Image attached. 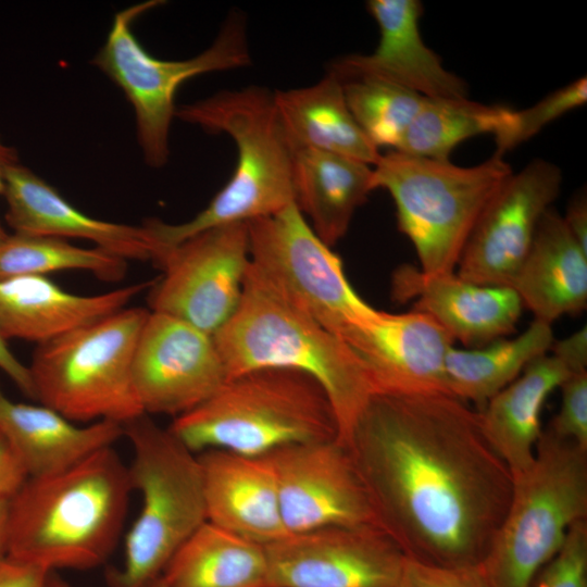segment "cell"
Here are the masks:
<instances>
[{"instance_id":"6da1fadb","label":"cell","mask_w":587,"mask_h":587,"mask_svg":"<svg viewBox=\"0 0 587 587\" xmlns=\"http://www.w3.org/2000/svg\"><path fill=\"white\" fill-rule=\"evenodd\" d=\"M346 446L376 524L405 557L457 567L482 561L513 477L477 410L448 394H374Z\"/></svg>"},{"instance_id":"7a4b0ae2","label":"cell","mask_w":587,"mask_h":587,"mask_svg":"<svg viewBox=\"0 0 587 587\" xmlns=\"http://www.w3.org/2000/svg\"><path fill=\"white\" fill-rule=\"evenodd\" d=\"M132 490L128 466L112 447L28 477L8 502L4 553L51 572L96 567L117 542Z\"/></svg>"},{"instance_id":"3957f363","label":"cell","mask_w":587,"mask_h":587,"mask_svg":"<svg viewBox=\"0 0 587 587\" xmlns=\"http://www.w3.org/2000/svg\"><path fill=\"white\" fill-rule=\"evenodd\" d=\"M175 117L209 133L226 134L237 148L235 171L209 204L187 222L142 223L153 253L202 230L248 223L295 203V149L279 118L273 92L260 86L224 90L182 105Z\"/></svg>"},{"instance_id":"277c9868","label":"cell","mask_w":587,"mask_h":587,"mask_svg":"<svg viewBox=\"0 0 587 587\" xmlns=\"http://www.w3.org/2000/svg\"><path fill=\"white\" fill-rule=\"evenodd\" d=\"M227 379L260 369H288L312 377L325 391L347 444L374 395L360 363L337 335L285 300L248 266L239 304L212 335Z\"/></svg>"},{"instance_id":"5b68a950","label":"cell","mask_w":587,"mask_h":587,"mask_svg":"<svg viewBox=\"0 0 587 587\" xmlns=\"http://www.w3.org/2000/svg\"><path fill=\"white\" fill-rule=\"evenodd\" d=\"M168 429L196 454L220 449L264 457L288 446L338 438L323 388L288 369L228 378L205 401L174 417Z\"/></svg>"},{"instance_id":"8992f818","label":"cell","mask_w":587,"mask_h":587,"mask_svg":"<svg viewBox=\"0 0 587 587\" xmlns=\"http://www.w3.org/2000/svg\"><path fill=\"white\" fill-rule=\"evenodd\" d=\"M512 477L504 516L476 565L486 587H529L587 520V450L575 442L541 430L533 463Z\"/></svg>"},{"instance_id":"52a82bcc","label":"cell","mask_w":587,"mask_h":587,"mask_svg":"<svg viewBox=\"0 0 587 587\" xmlns=\"http://www.w3.org/2000/svg\"><path fill=\"white\" fill-rule=\"evenodd\" d=\"M512 172L496 153L460 166L391 150L373 166L372 188L391 196L398 228L412 242L419 270L450 274L484 209Z\"/></svg>"},{"instance_id":"ba28073f","label":"cell","mask_w":587,"mask_h":587,"mask_svg":"<svg viewBox=\"0 0 587 587\" xmlns=\"http://www.w3.org/2000/svg\"><path fill=\"white\" fill-rule=\"evenodd\" d=\"M133 459L128 466L141 509L126 540L112 587H147L155 582L185 541L207 522L201 465L170 429L148 414L123 424Z\"/></svg>"},{"instance_id":"9c48e42d","label":"cell","mask_w":587,"mask_h":587,"mask_svg":"<svg viewBox=\"0 0 587 587\" xmlns=\"http://www.w3.org/2000/svg\"><path fill=\"white\" fill-rule=\"evenodd\" d=\"M149 312L124 308L37 345L28 366L35 400L73 422L123 425L143 414L133 360Z\"/></svg>"},{"instance_id":"30bf717a","label":"cell","mask_w":587,"mask_h":587,"mask_svg":"<svg viewBox=\"0 0 587 587\" xmlns=\"http://www.w3.org/2000/svg\"><path fill=\"white\" fill-rule=\"evenodd\" d=\"M161 3L150 0L117 12L104 43L91 60L132 104L145 162L155 168L168 160L170 129L179 86L192 77L247 66L251 61L240 13L230 14L213 43L196 57L163 60L150 54L132 27L140 15Z\"/></svg>"},{"instance_id":"8fae6325","label":"cell","mask_w":587,"mask_h":587,"mask_svg":"<svg viewBox=\"0 0 587 587\" xmlns=\"http://www.w3.org/2000/svg\"><path fill=\"white\" fill-rule=\"evenodd\" d=\"M250 265L285 300L335 335L372 315L337 255L296 203L247 223Z\"/></svg>"},{"instance_id":"7c38bea8","label":"cell","mask_w":587,"mask_h":587,"mask_svg":"<svg viewBox=\"0 0 587 587\" xmlns=\"http://www.w3.org/2000/svg\"><path fill=\"white\" fill-rule=\"evenodd\" d=\"M162 271L148 302L151 311L214 335L235 313L250 263L247 223L209 228L158 251Z\"/></svg>"},{"instance_id":"4fadbf2b","label":"cell","mask_w":587,"mask_h":587,"mask_svg":"<svg viewBox=\"0 0 587 587\" xmlns=\"http://www.w3.org/2000/svg\"><path fill=\"white\" fill-rule=\"evenodd\" d=\"M265 551L267 587H395L405 558L372 524L287 534Z\"/></svg>"},{"instance_id":"5bb4252c","label":"cell","mask_w":587,"mask_h":587,"mask_svg":"<svg viewBox=\"0 0 587 587\" xmlns=\"http://www.w3.org/2000/svg\"><path fill=\"white\" fill-rule=\"evenodd\" d=\"M267 457L287 534L377 525L350 450L338 438L288 446Z\"/></svg>"},{"instance_id":"9a60e30c","label":"cell","mask_w":587,"mask_h":587,"mask_svg":"<svg viewBox=\"0 0 587 587\" xmlns=\"http://www.w3.org/2000/svg\"><path fill=\"white\" fill-rule=\"evenodd\" d=\"M226 380L212 335L172 315L149 312L133 360L134 387L145 414L182 415Z\"/></svg>"},{"instance_id":"2e32d148","label":"cell","mask_w":587,"mask_h":587,"mask_svg":"<svg viewBox=\"0 0 587 587\" xmlns=\"http://www.w3.org/2000/svg\"><path fill=\"white\" fill-rule=\"evenodd\" d=\"M562 179L561 168L544 159L512 172L480 214L457 274L479 285L509 286Z\"/></svg>"},{"instance_id":"e0dca14e","label":"cell","mask_w":587,"mask_h":587,"mask_svg":"<svg viewBox=\"0 0 587 587\" xmlns=\"http://www.w3.org/2000/svg\"><path fill=\"white\" fill-rule=\"evenodd\" d=\"M363 369L374 394H449L445 360L454 339L430 315L380 310L339 335Z\"/></svg>"},{"instance_id":"ac0fdd59","label":"cell","mask_w":587,"mask_h":587,"mask_svg":"<svg viewBox=\"0 0 587 587\" xmlns=\"http://www.w3.org/2000/svg\"><path fill=\"white\" fill-rule=\"evenodd\" d=\"M378 45L369 54H348L328 68L339 80L374 77L408 88L424 98H465L466 83L448 71L424 42L420 30L423 5L419 0H370Z\"/></svg>"},{"instance_id":"d6986e66","label":"cell","mask_w":587,"mask_h":587,"mask_svg":"<svg viewBox=\"0 0 587 587\" xmlns=\"http://www.w3.org/2000/svg\"><path fill=\"white\" fill-rule=\"evenodd\" d=\"M392 295L401 302L414 300V310L473 348L512 334L524 309L509 286L479 285L457 273L428 275L412 265L397 268Z\"/></svg>"},{"instance_id":"ffe728a7","label":"cell","mask_w":587,"mask_h":587,"mask_svg":"<svg viewBox=\"0 0 587 587\" xmlns=\"http://www.w3.org/2000/svg\"><path fill=\"white\" fill-rule=\"evenodd\" d=\"M2 197L5 221L15 234L80 238L126 261H151L146 228L91 217L20 162L9 168Z\"/></svg>"},{"instance_id":"44dd1931","label":"cell","mask_w":587,"mask_h":587,"mask_svg":"<svg viewBox=\"0 0 587 587\" xmlns=\"http://www.w3.org/2000/svg\"><path fill=\"white\" fill-rule=\"evenodd\" d=\"M207 521L268 546L285 535L277 480L267 455L212 449L198 454Z\"/></svg>"},{"instance_id":"7402d4cb","label":"cell","mask_w":587,"mask_h":587,"mask_svg":"<svg viewBox=\"0 0 587 587\" xmlns=\"http://www.w3.org/2000/svg\"><path fill=\"white\" fill-rule=\"evenodd\" d=\"M154 280L92 296L62 289L47 276L0 279V336L37 345L52 340L124 308Z\"/></svg>"},{"instance_id":"603a6c76","label":"cell","mask_w":587,"mask_h":587,"mask_svg":"<svg viewBox=\"0 0 587 587\" xmlns=\"http://www.w3.org/2000/svg\"><path fill=\"white\" fill-rule=\"evenodd\" d=\"M511 287L535 320L552 324L587 307V252L550 208L513 276Z\"/></svg>"},{"instance_id":"cb8c5ba5","label":"cell","mask_w":587,"mask_h":587,"mask_svg":"<svg viewBox=\"0 0 587 587\" xmlns=\"http://www.w3.org/2000/svg\"><path fill=\"white\" fill-rule=\"evenodd\" d=\"M0 432L29 477L62 472L124 436L121 423L103 420L79 426L43 404L12 401L1 389Z\"/></svg>"},{"instance_id":"d4e9b609","label":"cell","mask_w":587,"mask_h":587,"mask_svg":"<svg viewBox=\"0 0 587 587\" xmlns=\"http://www.w3.org/2000/svg\"><path fill=\"white\" fill-rule=\"evenodd\" d=\"M571 374L553 354L541 355L477 411L485 436L512 476L533 463L545 401Z\"/></svg>"},{"instance_id":"484cf974","label":"cell","mask_w":587,"mask_h":587,"mask_svg":"<svg viewBox=\"0 0 587 587\" xmlns=\"http://www.w3.org/2000/svg\"><path fill=\"white\" fill-rule=\"evenodd\" d=\"M373 166L314 149H295L292 184L295 203L327 246L348 232L352 217L367 199Z\"/></svg>"},{"instance_id":"4316f807","label":"cell","mask_w":587,"mask_h":587,"mask_svg":"<svg viewBox=\"0 0 587 587\" xmlns=\"http://www.w3.org/2000/svg\"><path fill=\"white\" fill-rule=\"evenodd\" d=\"M294 149H314L348 157L371 166L382 153L364 135L347 104L342 84L332 73L301 88L273 92Z\"/></svg>"},{"instance_id":"83f0119b","label":"cell","mask_w":587,"mask_h":587,"mask_svg":"<svg viewBox=\"0 0 587 587\" xmlns=\"http://www.w3.org/2000/svg\"><path fill=\"white\" fill-rule=\"evenodd\" d=\"M158 579L164 587H267L265 547L207 521Z\"/></svg>"},{"instance_id":"f1b7e54d","label":"cell","mask_w":587,"mask_h":587,"mask_svg":"<svg viewBox=\"0 0 587 587\" xmlns=\"http://www.w3.org/2000/svg\"><path fill=\"white\" fill-rule=\"evenodd\" d=\"M553 341L551 324L534 319L514 338H500L471 349L452 346L445 360L448 391L467 403H474L479 412L532 361L547 354Z\"/></svg>"},{"instance_id":"f546056e","label":"cell","mask_w":587,"mask_h":587,"mask_svg":"<svg viewBox=\"0 0 587 587\" xmlns=\"http://www.w3.org/2000/svg\"><path fill=\"white\" fill-rule=\"evenodd\" d=\"M513 110L465 98H424L401 145L395 151L449 161L466 139L492 134L509 126Z\"/></svg>"},{"instance_id":"4dcf8cb0","label":"cell","mask_w":587,"mask_h":587,"mask_svg":"<svg viewBox=\"0 0 587 587\" xmlns=\"http://www.w3.org/2000/svg\"><path fill=\"white\" fill-rule=\"evenodd\" d=\"M60 271H86L101 280L120 282L126 275L127 261L57 237L13 233L0 241V279Z\"/></svg>"},{"instance_id":"1f68e13d","label":"cell","mask_w":587,"mask_h":587,"mask_svg":"<svg viewBox=\"0 0 587 587\" xmlns=\"http://www.w3.org/2000/svg\"><path fill=\"white\" fill-rule=\"evenodd\" d=\"M341 84L349 110L369 140L377 149L397 150L424 97L374 77H358Z\"/></svg>"},{"instance_id":"d6a6232c","label":"cell","mask_w":587,"mask_h":587,"mask_svg":"<svg viewBox=\"0 0 587 587\" xmlns=\"http://www.w3.org/2000/svg\"><path fill=\"white\" fill-rule=\"evenodd\" d=\"M587 102V79L582 76L547 95L529 108L513 110L508 127L496 134L495 153H504L536 136L544 127Z\"/></svg>"},{"instance_id":"836d02e7","label":"cell","mask_w":587,"mask_h":587,"mask_svg":"<svg viewBox=\"0 0 587 587\" xmlns=\"http://www.w3.org/2000/svg\"><path fill=\"white\" fill-rule=\"evenodd\" d=\"M529 587H587V520L575 523Z\"/></svg>"},{"instance_id":"e575fe53","label":"cell","mask_w":587,"mask_h":587,"mask_svg":"<svg viewBox=\"0 0 587 587\" xmlns=\"http://www.w3.org/2000/svg\"><path fill=\"white\" fill-rule=\"evenodd\" d=\"M559 388L560 409L547 428L587 450V370L571 374Z\"/></svg>"},{"instance_id":"d590c367","label":"cell","mask_w":587,"mask_h":587,"mask_svg":"<svg viewBox=\"0 0 587 587\" xmlns=\"http://www.w3.org/2000/svg\"><path fill=\"white\" fill-rule=\"evenodd\" d=\"M395 587H486L476 566H441L405 557Z\"/></svg>"},{"instance_id":"8d00e7d4","label":"cell","mask_w":587,"mask_h":587,"mask_svg":"<svg viewBox=\"0 0 587 587\" xmlns=\"http://www.w3.org/2000/svg\"><path fill=\"white\" fill-rule=\"evenodd\" d=\"M50 573L33 562L0 555V587H47Z\"/></svg>"},{"instance_id":"74e56055","label":"cell","mask_w":587,"mask_h":587,"mask_svg":"<svg viewBox=\"0 0 587 587\" xmlns=\"http://www.w3.org/2000/svg\"><path fill=\"white\" fill-rule=\"evenodd\" d=\"M28 477L22 460L0 432V501H9Z\"/></svg>"},{"instance_id":"f35d334b","label":"cell","mask_w":587,"mask_h":587,"mask_svg":"<svg viewBox=\"0 0 587 587\" xmlns=\"http://www.w3.org/2000/svg\"><path fill=\"white\" fill-rule=\"evenodd\" d=\"M552 354L562 361L571 372L586 371L587 366V327L584 325L570 336L554 340Z\"/></svg>"},{"instance_id":"ab89813d","label":"cell","mask_w":587,"mask_h":587,"mask_svg":"<svg viewBox=\"0 0 587 587\" xmlns=\"http://www.w3.org/2000/svg\"><path fill=\"white\" fill-rule=\"evenodd\" d=\"M0 370L16 385L28 398L35 399L34 386L28 366L23 364L9 349L8 344L0 336Z\"/></svg>"},{"instance_id":"60d3db41","label":"cell","mask_w":587,"mask_h":587,"mask_svg":"<svg viewBox=\"0 0 587 587\" xmlns=\"http://www.w3.org/2000/svg\"><path fill=\"white\" fill-rule=\"evenodd\" d=\"M563 221L584 251L587 252V197L582 191L570 201Z\"/></svg>"},{"instance_id":"b9f144b4","label":"cell","mask_w":587,"mask_h":587,"mask_svg":"<svg viewBox=\"0 0 587 587\" xmlns=\"http://www.w3.org/2000/svg\"><path fill=\"white\" fill-rule=\"evenodd\" d=\"M16 163H18L16 150L4 143L0 136V196L4 191L7 172Z\"/></svg>"},{"instance_id":"7bdbcfd3","label":"cell","mask_w":587,"mask_h":587,"mask_svg":"<svg viewBox=\"0 0 587 587\" xmlns=\"http://www.w3.org/2000/svg\"><path fill=\"white\" fill-rule=\"evenodd\" d=\"M8 500L0 501V555L4 553L5 549V527H7V513H8Z\"/></svg>"},{"instance_id":"ee69618b","label":"cell","mask_w":587,"mask_h":587,"mask_svg":"<svg viewBox=\"0 0 587 587\" xmlns=\"http://www.w3.org/2000/svg\"><path fill=\"white\" fill-rule=\"evenodd\" d=\"M47 587H75L59 575H57L54 572H51L48 577ZM147 587H164L159 579L153 582Z\"/></svg>"},{"instance_id":"f6af8a7d","label":"cell","mask_w":587,"mask_h":587,"mask_svg":"<svg viewBox=\"0 0 587 587\" xmlns=\"http://www.w3.org/2000/svg\"><path fill=\"white\" fill-rule=\"evenodd\" d=\"M9 234L5 232L0 222V241H2Z\"/></svg>"}]
</instances>
